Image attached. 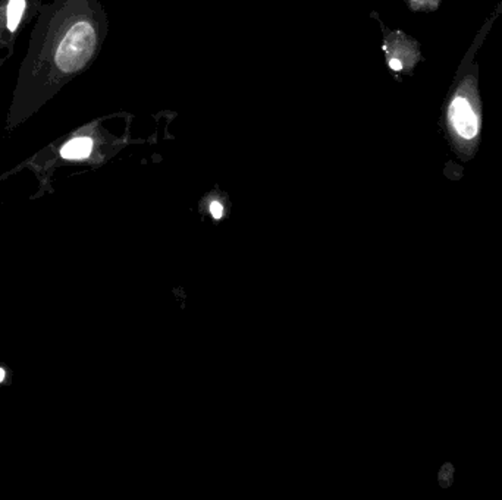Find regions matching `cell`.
Segmentation results:
<instances>
[{"instance_id": "obj_1", "label": "cell", "mask_w": 502, "mask_h": 500, "mask_svg": "<svg viewBox=\"0 0 502 500\" xmlns=\"http://www.w3.org/2000/svg\"><path fill=\"white\" fill-rule=\"evenodd\" d=\"M99 43L97 28L90 21L74 24L60 41L55 60L63 74L77 72L93 58Z\"/></svg>"}, {"instance_id": "obj_2", "label": "cell", "mask_w": 502, "mask_h": 500, "mask_svg": "<svg viewBox=\"0 0 502 500\" xmlns=\"http://www.w3.org/2000/svg\"><path fill=\"white\" fill-rule=\"evenodd\" d=\"M448 118L454 129L466 140H471L477 135L479 119L470 103L464 97H455L449 106Z\"/></svg>"}, {"instance_id": "obj_3", "label": "cell", "mask_w": 502, "mask_h": 500, "mask_svg": "<svg viewBox=\"0 0 502 500\" xmlns=\"http://www.w3.org/2000/svg\"><path fill=\"white\" fill-rule=\"evenodd\" d=\"M91 150H93V140L87 138V136H82V138H75L70 143H66L60 150V156L63 158L75 161V158L88 157Z\"/></svg>"}, {"instance_id": "obj_4", "label": "cell", "mask_w": 502, "mask_h": 500, "mask_svg": "<svg viewBox=\"0 0 502 500\" xmlns=\"http://www.w3.org/2000/svg\"><path fill=\"white\" fill-rule=\"evenodd\" d=\"M26 8V0H11L8 6V28L9 31H15L19 26V21Z\"/></svg>"}, {"instance_id": "obj_5", "label": "cell", "mask_w": 502, "mask_h": 500, "mask_svg": "<svg viewBox=\"0 0 502 500\" xmlns=\"http://www.w3.org/2000/svg\"><path fill=\"white\" fill-rule=\"evenodd\" d=\"M210 212H212V216L219 220L222 219V214H223V207L220 206L219 202H212V206H210Z\"/></svg>"}, {"instance_id": "obj_6", "label": "cell", "mask_w": 502, "mask_h": 500, "mask_svg": "<svg viewBox=\"0 0 502 500\" xmlns=\"http://www.w3.org/2000/svg\"><path fill=\"white\" fill-rule=\"evenodd\" d=\"M390 66H391V70H394V71H401L402 70V63L398 59H391L390 60Z\"/></svg>"}, {"instance_id": "obj_7", "label": "cell", "mask_w": 502, "mask_h": 500, "mask_svg": "<svg viewBox=\"0 0 502 500\" xmlns=\"http://www.w3.org/2000/svg\"><path fill=\"white\" fill-rule=\"evenodd\" d=\"M5 379V371L2 370V369H0V381H2Z\"/></svg>"}]
</instances>
